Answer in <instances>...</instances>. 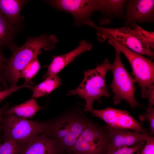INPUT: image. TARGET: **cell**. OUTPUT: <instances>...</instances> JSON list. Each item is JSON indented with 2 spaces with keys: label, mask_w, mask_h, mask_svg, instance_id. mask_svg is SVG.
I'll use <instances>...</instances> for the list:
<instances>
[{
  "label": "cell",
  "mask_w": 154,
  "mask_h": 154,
  "mask_svg": "<svg viewBox=\"0 0 154 154\" xmlns=\"http://www.w3.org/2000/svg\"><path fill=\"white\" fill-rule=\"evenodd\" d=\"M58 42L57 37L53 34L44 33L36 37L27 36L25 44L21 47H17L13 51L11 57L7 59L0 74V79L7 80L11 86H17L23 70L29 62L36 55L41 53V49H54Z\"/></svg>",
  "instance_id": "cell-1"
},
{
  "label": "cell",
  "mask_w": 154,
  "mask_h": 154,
  "mask_svg": "<svg viewBox=\"0 0 154 154\" xmlns=\"http://www.w3.org/2000/svg\"><path fill=\"white\" fill-rule=\"evenodd\" d=\"M89 120L80 110L69 112L46 121L44 133L55 140L62 151L69 153Z\"/></svg>",
  "instance_id": "cell-2"
},
{
  "label": "cell",
  "mask_w": 154,
  "mask_h": 154,
  "mask_svg": "<svg viewBox=\"0 0 154 154\" xmlns=\"http://www.w3.org/2000/svg\"><path fill=\"white\" fill-rule=\"evenodd\" d=\"M111 64L109 59L106 58L95 68L85 71L84 79L79 86L67 94L68 95H78L84 98L86 103L85 111L90 112L93 108L92 104L95 100H100L102 96L108 97L110 96L106 77L107 72L111 70Z\"/></svg>",
  "instance_id": "cell-3"
},
{
  "label": "cell",
  "mask_w": 154,
  "mask_h": 154,
  "mask_svg": "<svg viewBox=\"0 0 154 154\" xmlns=\"http://www.w3.org/2000/svg\"><path fill=\"white\" fill-rule=\"evenodd\" d=\"M108 42L114 47L116 51L115 59L111 64V70L112 72L113 79L110 86L114 94L113 97L114 103L116 105L122 100H125L132 108H136L140 105L134 96L136 90L135 84L136 81L124 67L119 49L112 41L109 40Z\"/></svg>",
  "instance_id": "cell-4"
},
{
  "label": "cell",
  "mask_w": 154,
  "mask_h": 154,
  "mask_svg": "<svg viewBox=\"0 0 154 154\" xmlns=\"http://www.w3.org/2000/svg\"><path fill=\"white\" fill-rule=\"evenodd\" d=\"M0 128L3 131V139L13 140L21 147L35 136L44 133L45 125L44 122L9 114L2 118Z\"/></svg>",
  "instance_id": "cell-5"
},
{
  "label": "cell",
  "mask_w": 154,
  "mask_h": 154,
  "mask_svg": "<svg viewBox=\"0 0 154 154\" xmlns=\"http://www.w3.org/2000/svg\"><path fill=\"white\" fill-rule=\"evenodd\" d=\"M103 37L112 41L127 59L134 79L141 87V97L145 98L147 93L154 89V62L129 49L112 37L104 35Z\"/></svg>",
  "instance_id": "cell-6"
},
{
  "label": "cell",
  "mask_w": 154,
  "mask_h": 154,
  "mask_svg": "<svg viewBox=\"0 0 154 154\" xmlns=\"http://www.w3.org/2000/svg\"><path fill=\"white\" fill-rule=\"evenodd\" d=\"M85 24L97 30L99 35H106L114 38L130 50L142 55L153 57L154 52L149 45L132 29L125 26L106 28L95 25L92 21Z\"/></svg>",
  "instance_id": "cell-7"
},
{
  "label": "cell",
  "mask_w": 154,
  "mask_h": 154,
  "mask_svg": "<svg viewBox=\"0 0 154 154\" xmlns=\"http://www.w3.org/2000/svg\"><path fill=\"white\" fill-rule=\"evenodd\" d=\"M90 112L93 116L103 120L110 127L148 133L147 130L143 127L142 124L136 121L125 110L107 107L101 110L93 108Z\"/></svg>",
  "instance_id": "cell-8"
},
{
  "label": "cell",
  "mask_w": 154,
  "mask_h": 154,
  "mask_svg": "<svg viewBox=\"0 0 154 154\" xmlns=\"http://www.w3.org/2000/svg\"><path fill=\"white\" fill-rule=\"evenodd\" d=\"M154 19V1H128L126 6L125 24L130 28L136 23L151 22Z\"/></svg>",
  "instance_id": "cell-9"
},
{
  "label": "cell",
  "mask_w": 154,
  "mask_h": 154,
  "mask_svg": "<svg viewBox=\"0 0 154 154\" xmlns=\"http://www.w3.org/2000/svg\"><path fill=\"white\" fill-rule=\"evenodd\" d=\"M107 126L109 130L110 140L106 154H111L119 149L134 145L141 141H145L149 136H151L148 133Z\"/></svg>",
  "instance_id": "cell-10"
},
{
  "label": "cell",
  "mask_w": 154,
  "mask_h": 154,
  "mask_svg": "<svg viewBox=\"0 0 154 154\" xmlns=\"http://www.w3.org/2000/svg\"><path fill=\"white\" fill-rule=\"evenodd\" d=\"M55 140L45 134H38L21 147L18 154H61Z\"/></svg>",
  "instance_id": "cell-11"
},
{
  "label": "cell",
  "mask_w": 154,
  "mask_h": 154,
  "mask_svg": "<svg viewBox=\"0 0 154 154\" xmlns=\"http://www.w3.org/2000/svg\"><path fill=\"white\" fill-rule=\"evenodd\" d=\"M93 46L85 40H82L78 46L68 53L59 56H54L52 60L48 67V70L43 77L45 79L56 75L68 64L80 54L90 50Z\"/></svg>",
  "instance_id": "cell-12"
},
{
  "label": "cell",
  "mask_w": 154,
  "mask_h": 154,
  "mask_svg": "<svg viewBox=\"0 0 154 154\" xmlns=\"http://www.w3.org/2000/svg\"><path fill=\"white\" fill-rule=\"evenodd\" d=\"M28 1L26 0H0V12L13 25L22 30L24 17L20 12Z\"/></svg>",
  "instance_id": "cell-13"
},
{
  "label": "cell",
  "mask_w": 154,
  "mask_h": 154,
  "mask_svg": "<svg viewBox=\"0 0 154 154\" xmlns=\"http://www.w3.org/2000/svg\"><path fill=\"white\" fill-rule=\"evenodd\" d=\"M21 30L11 24L0 12V49L7 47L13 51L18 46L15 38Z\"/></svg>",
  "instance_id": "cell-14"
},
{
  "label": "cell",
  "mask_w": 154,
  "mask_h": 154,
  "mask_svg": "<svg viewBox=\"0 0 154 154\" xmlns=\"http://www.w3.org/2000/svg\"><path fill=\"white\" fill-rule=\"evenodd\" d=\"M127 1L123 0H102L101 12L103 17L100 20L102 24L109 23L114 17H121L123 14L124 6Z\"/></svg>",
  "instance_id": "cell-15"
},
{
  "label": "cell",
  "mask_w": 154,
  "mask_h": 154,
  "mask_svg": "<svg viewBox=\"0 0 154 154\" xmlns=\"http://www.w3.org/2000/svg\"><path fill=\"white\" fill-rule=\"evenodd\" d=\"M44 108L39 106L33 98L23 103L15 105L5 111L4 115L13 114L18 116L27 119L32 118L39 111Z\"/></svg>",
  "instance_id": "cell-16"
},
{
  "label": "cell",
  "mask_w": 154,
  "mask_h": 154,
  "mask_svg": "<svg viewBox=\"0 0 154 154\" xmlns=\"http://www.w3.org/2000/svg\"><path fill=\"white\" fill-rule=\"evenodd\" d=\"M61 84V79L56 75L47 78L42 82L29 88L33 92V98H37L48 95Z\"/></svg>",
  "instance_id": "cell-17"
},
{
  "label": "cell",
  "mask_w": 154,
  "mask_h": 154,
  "mask_svg": "<svg viewBox=\"0 0 154 154\" xmlns=\"http://www.w3.org/2000/svg\"><path fill=\"white\" fill-rule=\"evenodd\" d=\"M39 55L35 56L23 70L21 78L25 79V82L31 81L40 68V64L38 59Z\"/></svg>",
  "instance_id": "cell-18"
},
{
  "label": "cell",
  "mask_w": 154,
  "mask_h": 154,
  "mask_svg": "<svg viewBox=\"0 0 154 154\" xmlns=\"http://www.w3.org/2000/svg\"><path fill=\"white\" fill-rule=\"evenodd\" d=\"M21 148V146L13 140H5L0 146V154H18Z\"/></svg>",
  "instance_id": "cell-19"
},
{
  "label": "cell",
  "mask_w": 154,
  "mask_h": 154,
  "mask_svg": "<svg viewBox=\"0 0 154 154\" xmlns=\"http://www.w3.org/2000/svg\"><path fill=\"white\" fill-rule=\"evenodd\" d=\"M132 29L149 45L151 48H154V32L145 30L137 24L133 26Z\"/></svg>",
  "instance_id": "cell-20"
},
{
  "label": "cell",
  "mask_w": 154,
  "mask_h": 154,
  "mask_svg": "<svg viewBox=\"0 0 154 154\" xmlns=\"http://www.w3.org/2000/svg\"><path fill=\"white\" fill-rule=\"evenodd\" d=\"M145 145V141H141L132 146L119 149L111 154H134L141 150Z\"/></svg>",
  "instance_id": "cell-21"
},
{
  "label": "cell",
  "mask_w": 154,
  "mask_h": 154,
  "mask_svg": "<svg viewBox=\"0 0 154 154\" xmlns=\"http://www.w3.org/2000/svg\"><path fill=\"white\" fill-rule=\"evenodd\" d=\"M29 85L26 83H24L22 85L18 86H11L5 90L0 91V103L5 98L9 96L14 92L21 89L28 88Z\"/></svg>",
  "instance_id": "cell-22"
},
{
  "label": "cell",
  "mask_w": 154,
  "mask_h": 154,
  "mask_svg": "<svg viewBox=\"0 0 154 154\" xmlns=\"http://www.w3.org/2000/svg\"><path fill=\"white\" fill-rule=\"evenodd\" d=\"M139 119L141 121L148 120L150 125V129L152 135L154 133V108L147 111L146 113L139 115Z\"/></svg>",
  "instance_id": "cell-23"
},
{
  "label": "cell",
  "mask_w": 154,
  "mask_h": 154,
  "mask_svg": "<svg viewBox=\"0 0 154 154\" xmlns=\"http://www.w3.org/2000/svg\"><path fill=\"white\" fill-rule=\"evenodd\" d=\"M145 141L146 144L140 154H154V137L150 136Z\"/></svg>",
  "instance_id": "cell-24"
},
{
  "label": "cell",
  "mask_w": 154,
  "mask_h": 154,
  "mask_svg": "<svg viewBox=\"0 0 154 154\" xmlns=\"http://www.w3.org/2000/svg\"><path fill=\"white\" fill-rule=\"evenodd\" d=\"M0 49V74L2 72L7 60Z\"/></svg>",
  "instance_id": "cell-25"
},
{
  "label": "cell",
  "mask_w": 154,
  "mask_h": 154,
  "mask_svg": "<svg viewBox=\"0 0 154 154\" xmlns=\"http://www.w3.org/2000/svg\"><path fill=\"white\" fill-rule=\"evenodd\" d=\"M8 106L7 104L5 105L3 107L0 108V127L2 119L3 118L2 116L5 112V110Z\"/></svg>",
  "instance_id": "cell-26"
},
{
  "label": "cell",
  "mask_w": 154,
  "mask_h": 154,
  "mask_svg": "<svg viewBox=\"0 0 154 154\" xmlns=\"http://www.w3.org/2000/svg\"><path fill=\"white\" fill-rule=\"evenodd\" d=\"M69 154H80L77 153H69Z\"/></svg>",
  "instance_id": "cell-27"
},
{
  "label": "cell",
  "mask_w": 154,
  "mask_h": 154,
  "mask_svg": "<svg viewBox=\"0 0 154 154\" xmlns=\"http://www.w3.org/2000/svg\"><path fill=\"white\" fill-rule=\"evenodd\" d=\"M135 154H140V153H139V152H136V153Z\"/></svg>",
  "instance_id": "cell-28"
},
{
  "label": "cell",
  "mask_w": 154,
  "mask_h": 154,
  "mask_svg": "<svg viewBox=\"0 0 154 154\" xmlns=\"http://www.w3.org/2000/svg\"><path fill=\"white\" fill-rule=\"evenodd\" d=\"M1 140H0V146L1 145Z\"/></svg>",
  "instance_id": "cell-29"
},
{
  "label": "cell",
  "mask_w": 154,
  "mask_h": 154,
  "mask_svg": "<svg viewBox=\"0 0 154 154\" xmlns=\"http://www.w3.org/2000/svg\"><path fill=\"white\" fill-rule=\"evenodd\" d=\"M1 79L0 78V80H1ZM1 90H0V91H1Z\"/></svg>",
  "instance_id": "cell-30"
}]
</instances>
